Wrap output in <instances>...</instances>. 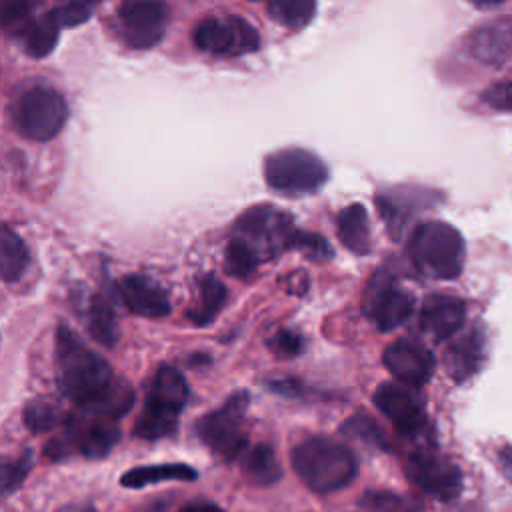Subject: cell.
<instances>
[{
  "instance_id": "1",
  "label": "cell",
  "mask_w": 512,
  "mask_h": 512,
  "mask_svg": "<svg viewBox=\"0 0 512 512\" xmlns=\"http://www.w3.org/2000/svg\"><path fill=\"white\" fill-rule=\"evenodd\" d=\"M56 380L62 394L80 408L100 398L114 382L110 364L90 350L72 328L56 330Z\"/></svg>"
},
{
  "instance_id": "2",
  "label": "cell",
  "mask_w": 512,
  "mask_h": 512,
  "mask_svg": "<svg viewBox=\"0 0 512 512\" xmlns=\"http://www.w3.org/2000/svg\"><path fill=\"white\" fill-rule=\"evenodd\" d=\"M290 462L296 476L316 494L342 490L358 474L354 452L328 436H308L300 440L290 452Z\"/></svg>"
},
{
  "instance_id": "3",
  "label": "cell",
  "mask_w": 512,
  "mask_h": 512,
  "mask_svg": "<svg viewBox=\"0 0 512 512\" xmlns=\"http://www.w3.org/2000/svg\"><path fill=\"white\" fill-rule=\"evenodd\" d=\"M190 398V388L182 372L170 364L158 366L146 388V400L134 424V436L160 440L178 428L180 412Z\"/></svg>"
},
{
  "instance_id": "4",
  "label": "cell",
  "mask_w": 512,
  "mask_h": 512,
  "mask_svg": "<svg viewBox=\"0 0 512 512\" xmlns=\"http://www.w3.org/2000/svg\"><path fill=\"white\" fill-rule=\"evenodd\" d=\"M408 254L422 274L436 280H454L464 268L466 246L452 224L428 220L412 230Z\"/></svg>"
},
{
  "instance_id": "5",
  "label": "cell",
  "mask_w": 512,
  "mask_h": 512,
  "mask_svg": "<svg viewBox=\"0 0 512 512\" xmlns=\"http://www.w3.org/2000/svg\"><path fill=\"white\" fill-rule=\"evenodd\" d=\"M264 178L278 194L302 196L314 194L326 184L328 168L310 150L282 148L266 156Z\"/></svg>"
},
{
  "instance_id": "6",
  "label": "cell",
  "mask_w": 512,
  "mask_h": 512,
  "mask_svg": "<svg viewBox=\"0 0 512 512\" xmlns=\"http://www.w3.org/2000/svg\"><path fill=\"white\" fill-rule=\"evenodd\" d=\"M250 394L234 392L220 408L204 414L196 422V436L220 460L230 462L246 448L248 436L244 430Z\"/></svg>"
},
{
  "instance_id": "7",
  "label": "cell",
  "mask_w": 512,
  "mask_h": 512,
  "mask_svg": "<svg viewBox=\"0 0 512 512\" xmlns=\"http://www.w3.org/2000/svg\"><path fill=\"white\" fill-rule=\"evenodd\" d=\"M12 116L16 130L24 138L46 142L64 128L68 120V102L56 88L36 84L18 96Z\"/></svg>"
},
{
  "instance_id": "8",
  "label": "cell",
  "mask_w": 512,
  "mask_h": 512,
  "mask_svg": "<svg viewBox=\"0 0 512 512\" xmlns=\"http://www.w3.org/2000/svg\"><path fill=\"white\" fill-rule=\"evenodd\" d=\"M296 232L292 216L270 204L248 208L234 224V236L244 240L256 252L260 262L274 258L284 250H292Z\"/></svg>"
},
{
  "instance_id": "9",
  "label": "cell",
  "mask_w": 512,
  "mask_h": 512,
  "mask_svg": "<svg viewBox=\"0 0 512 512\" xmlns=\"http://www.w3.org/2000/svg\"><path fill=\"white\" fill-rule=\"evenodd\" d=\"M192 42L198 50L216 56H238L254 52L260 46L258 30L240 16H206L192 30Z\"/></svg>"
},
{
  "instance_id": "10",
  "label": "cell",
  "mask_w": 512,
  "mask_h": 512,
  "mask_svg": "<svg viewBox=\"0 0 512 512\" xmlns=\"http://www.w3.org/2000/svg\"><path fill=\"white\" fill-rule=\"evenodd\" d=\"M166 4L156 0H128L116 10L118 34L132 50H146L164 38Z\"/></svg>"
},
{
  "instance_id": "11",
  "label": "cell",
  "mask_w": 512,
  "mask_h": 512,
  "mask_svg": "<svg viewBox=\"0 0 512 512\" xmlns=\"http://www.w3.org/2000/svg\"><path fill=\"white\" fill-rule=\"evenodd\" d=\"M414 310V298L398 288L388 274H376L366 286L364 314L380 332H392L404 324Z\"/></svg>"
},
{
  "instance_id": "12",
  "label": "cell",
  "mask_w": 512,
  "mask_h": 512,
  "mask_svg": "<svg viewBox=\"0 0 512 512\" xmlns=\"http://www.w3.org/2000/svg\"><path fill=\"white\" fill-rule=\"evenodd\" d=\"M406 476L426 494L448 502L462 490V474L448 458L432 452H414L406 460Z\"/></svg>"
},
{
  "instance_id": "13",
  "label": "cell",
  "mask_w": 512,
  "mask_h": 512,
  "mask_svg": "<svg viewBox=\"0 0 512 512\" xmlns=\"http://www.w3.org/2000/svg\"><path fill=\"white\" fill-rule=\"evenodd\" d=\"M374 406L394 424L404 436L418 434L426 424L422 400L406 386L384 382L374 390Z\"/></svg>"
},
{
  "instance_id": "14",
  "label": "cell",
  "mask_w": 512,
  "mask_h": 512,
  "mask_svg": "<svg viewBox=\"0 0 512 512\" xmlns=\"http://www.w3.org/2000/svg\"><path fill=\"white\" fill-rule=\"evenodd\" d=\"M388 372L406 386H424L436 368L434 354L412 338L394 340L382 354Z\"/></svg>"
},
{
  "instance_id": "15",
  "label": "cell",
  "mask_w": 512,
  "mask_h": 512,
  "mask_svg": "<svg viewBox=\"0 0 512 512\" xmlns=\"http://www.w3.org/2000/svg\"><path fill=\"white\" fill-rule=\"evenodd\" d=\"M64 440L76 448L84 458H104L120 440V430L110 420L94 418L88 414L70 416Z\"/></svg>"
},
{
  "instance_id": "16",
  "label": "cell",
  "mask_w": 512,
  "mask_h": 512,
  "mask_svg": "<svg viewBox=\"0 0 512 512\" xmlns=\"http://www.w3.org/2000/svg\"><path fill=\"white\" fill-rule=\"evenodd\" d=\"M470 56L488 66H502L512 60V16L494 18L468 34Z\"/></svg>"
},
{
  "instance_id": "17",
  "label": "cell",
  "mask_w": 512,
  "mask_h": 512,
  "mask_svg": "<svg viewBox=\"0 0 512 512\" xmlns=\"http://www.w3.org/2000/svg\"><path fill=\"white\" fill-rule=\"evenodd\" d=\"M122 304L136 316L164 318L170 314L168 294L160 284L142 274H128L116 282Z\"/></svg>"
},
{
  "instance_id": "18",
  "label": "cell",
  "mask_w": 512,
  "mask_h": 512,
  "mask_svg": "<svg viewBox=\"0 0 512 512\" xmlns=\"http://www.w3.org/2000/svg\"><path fill=\"white\" fill-rule=\"evenodd\" d=\"M466 318L464 300L450 294H430L420 308V328L434 340H446L456 334Z\"/></svg>"
},
{
  "instance_id": "19",
  "label": "cell",
  "mask_w": 512,
  "mask_h": 512,
  "mask_svg": "<svg viewBox=\"0 0 512 512\" xmlns=\"http://www.w3.org/2000/svg\"><path fill=\"white\" fill-rule=\"evenodd\" d=\"M484 362V336L478 328L468 330L464 336L454 340L446 354V372L454 382H464L478 372Z\"/></svg>"
},
{
  "instance_id": "20",
  "label": "cell",
  "mask_w": 512,
  "mask_h": 512,
  "mask_svg": "<svg viewBox=\"0 0 512 512\" xmlns=\"http://www.w3.org/2000/svg\"><path fill=\"white\" fill-rule=\"evenodd\" d=\"M336 232L344 248L350 252L364 256L370 252V222L366 208L360 202L344 206L336 216Z\"/></svg>"
},
{
  "instance_id": "21",
  "label": "cell",
  "mask_w": 512,
  "mask_h": 512,
  "mask_svg": "<svg viewBox=\"0 0 512 512\" xmlns=\"http://www.w3.org/2000/svg\"><path fill=\"white\" fill-rule=\"evenodd\" d=\"M58 30L60 26L46 12L42 16H30L24 24H20L16 28V40L30 58H44L54 50Z\"/></svg>"
},
{
  "instance_id": "22",
  "label": "cell",
  "mask_w": 512,
  "mask_h": 512,
  "mask_svg": "<svg viewBox=\"0 0 512 512\" xmlns=\"http://www.w3.org/2000/svg\"><path fill=\"white\" fill-rule=\"evenodd\" d=\"M196 470L188 464L182 462H166V464H148V466H136L130 468L122 474L120 484L126 488H144L150 484L158 482H168V480H180V482H190L196 480Z\"/></svg>"
},
{
  "instance_id": "23",
  "label": "cell",
  "mask_w": 512,
  "mask_h": 512,
  "mask_svg": "<svg viewBox=\"0 0 512 512\" xmlns=\"http://www.w3.org/2000/svg\"><path fill=\"white\" fill-rule=\"evenodd\" d=\"M132 404H134L132 386L124 380H118V382H112V386L100 398H96L92 404L80 408V412L112 422V420H118L124 414H128Z\"/></svg>"
},
{
  "instance_id": "24",
  "label": "cell",
  "mask_w": 512,
  "mask_h": 512,
  "mask_svg": "<svg viewBox=\"0 0 512 512\" xmlns=\"http://www.w3.org/2000/svg\"><path fill=\"white\" fill-rule=\"evenodd\" d=\"M244 474L258 486H270L282 478V466L270 444L260 442L252 446L242 458Z\"/></svg>"
},
{
  "instance_id": "25",
  "label": "cell",
  "mask_w": 512,
  "mask_h": 512,
  "mask_svg": "<svg viewBox=\"0 0 512 512\" xmlns=\"http://www.w3.org/2000/svg\"><path fill=\"white\" fill-rule=\"evenodd\" d=\"M224 302H226L224 284L214 274H208L200 280L198 300H196L194 308H190L186 312V318L196 326H206L216 318V314L222 310Z\"/></svg>"
},
{
  "instance_id": "26",
  "label": "cell",
  "mask_w": 512,
  "mask_h": 512,
  "mask_svg": "<svg viewBox=\"0 0 512 512\" xmlns=\"http://www.w3.org/2000/svg\"><path fill=\"white\" fill-rule=\"evenodd\" d=\"M0 248H2V280L14 282L26 272L30 264L28 248L24 240L8 224L2 226Z\"/></svg>"
},
{
  "instance_id": "27",
  "label": "cell",
  "mask_w": 512,
  "mask_h": 512,
  "mask_svg": "<svg viewBox=\"0 0 512 512\" xmlns=\"http://www.w3.org/2000/svg\"><path fill=\"white\" fill-rule=\"evenodd\" d=\"M88 330L94 340H98L104 348H114L118 340V326L112 304L96 294L88 308Z\"/></svg>"
},
{
  "instance_id": "28",
  "label": "cell",
  "mask_w": 512,
  "mask_h": 512,
  "mask_svg": "<svg viewBox=\"0 0 512 512\" xmlns=\"http://www.w3.org/2000/svg\"><path fill=\"white\" fill-rule=\"evenodd\" d=\"M314 14L316 2L312 0H274L268 4V16L290 30L304 28Z\"/></svg>"
},
{
  "instance_id": "29",
  "label": "cell",
  "mask_w": 512,
  "mask_h": 512,
  "mask_svg": "<svg viewBox=\"0 0 512 512\" xmlns=\"http://www.w3.org/2000/svg\"><path fill=\"white\" fill-rule=\"evenodd\" d=\"M22 422L32 434H44L62 422V412L48 400H30L22 410Z\"/></svg>"
},
{
  "instance_id": "30",
  "label": "cell",
  "mask_w": 512,
  "mask_h": 512,
  "mask_svg": "<svg viewBox=\"0 0 512 512\" xmlns=\"http://www.w3.org/2000/svg\"><path fill=\"white\" fill-rule=\"evenodd\" d=\"M340 434L372 448H380V450L386 448V436L382 428L374 418L364 414H354L348 420H344V424L340 426Z\"/></svg>"
},
{
  "instance_id": "31",
  "label": "cell",
  "mask_w": 512,
  "mask_h": 512,
  "mask_svg": "<svg viewBox=\"0 0 512 512\" xmlns=\"http://www.w3.org/2000/svg\"><path fill=\"white\" fill-rule=\"evenodd\" d=\"M358 504L364 512H420L414 500L392 490H368Z\"/></svg>"
},
{
  "instance_id": "32",
  "label": "cell",
  "mask_w": 512,
  "mask_h": 512,
  "mask_svg": "<svg viewBox=\"0 0 512 512\" xmlns=\"http://www.w3.org/2000/svg\"><path fill=\"white\" fill-rule=\"evenodd\" d=\"M258 264H260V258L256 256V252L244 240L232 236L224 252L226 272L236 278H246L256 270Z\"/></svg>"
},
{
  "instance_id": "33",
  "label": "cell",
  "mask_w": 512,
  "mask_h": 512,
  "mask_svg": "<svg viewBox=\"0 0 512 512\" xmlns=\"http://www.w3.org/2000/svg\"><path fill=\"white\" fill-rule=\"evenodd\" d=\"M292 250L302 252L306 258H310L314 262H328L334 256V250L324 236L314 234V232H302V230L296 232Z\"/></svg>"
},
{
  "instance_id": "34",
  "label": "cell",
  "mask_w": 512,
  "mask_h": 512,
  "mask_svg": "<svg viewBox=\"0 0 512 512\" xmlns=\"http://www.w3.org/2000/svg\"><path fill=\"white\" fill-rule=\"evenodd\" d=\"M30 468H32V452L30 450H24L20 456H16L12 460H4V464H2V492H4V496L12 494L14 490L20 488V484L28 476Z\"/></svg>"
},
{
  "instance_id": "35",
  "label": "cell",
  "mask_w": 512,
  "mask_h": 512,
  "mask_svg": "<svg viewBox=\"0 0 512 512\" xmlns=\"http://www.w3.org/2000/svg\"><path fill=\"white\" fill-rule=\"evenodd\" d=\"M94 8L96 6L92 2H68V4L54 6L52 10H48V14L54 18V22L60 28H72L90 20Z\"/></svg>"
},
{
  "instance_id": "36",
  "label": "cell",
  "mask_w": 512,
  "mask_h": 512,
  "mask_svg": "<svg viewBox=\"0 0 512 512\" xmlns=\"http://www.w3.org/2000/svg\"><path fill=\"white\" fill-rule=\"evenodd\" d=\"M266 346L280 358H294L302 352L304 338L290 328H280L266 340Z\"/></svg>"
},
{
  "instance_id": "37",
  "label": "cell",
  "mask_w": 512,
  "mask_h": 512,
  "mask_svg": "<svg viewBox=\"0 0 512 512\" xmlns=\"http://www.w3.org/2000/svg\"><path fill=\"white\" fill-rule=\"evenodd\" d=\"M482 102L494 110H512V80L488 86L482 92Z\"/></svg>"
},
{
  "instance_id": "38",
  "label": "cell",
  "mask_w": 512,
  "mask_h": 512,
  "mask_svg": "<svg viewBox=\"0 0 512 512\" xmlns=\"http://www.w3.org/2000/svg\"><path fill=\"white\" fill-rule=\"evenodd\" d=\"M34 10V4L30 2H8L2 6V26L10 30L12 26L18 28L30 18V12Z\"/></svg>"
},
{
  "instance_id": "39",
  "label": "cell",
  "mask_w": 512,
  "mask_h": 512,
  "mask_svg": "<svg viewBox=\"0 0 512 512\" xmlns=\"http://www.w3.org/2000/svg\"><path fill=\"white\" fill-rule=\"evenodd\" d=\"M178 512H224V510L210 500H194L178 508Z\"/></svg>"
},
{
  "instance_id": "40",
  "label": "cell",
  "mask_w": 512,
  "mask_h": 512,
  "mask_svg": "<svg viewBox=\"0 0 512 512\" xmlns=\"http://www.w3.org/2000/svg\"><path fill=\"white\" fill-rule=\"evenodd\" d=\"M498 464L502 474L512 482V446H502L498 452Z\"/></svg>"
},
{
  "instance_id": "41",
  "label": "cell",
  "mask_w": 512,
  "mask_h": 512,
  "mask_svg": "<svg viewBox=\"0 0 512 512\" xmlns=\"http://www.w3.org/2000/svg\"><path fill=\"white\" fill-rule=\"evenodd\" d=\"M56 512H96V508H94L92 504H78V502H72V504L60 506Z\"/></svg>"
},
{
  "instance_id": "42",
  "label": "cell",
  "mask_w": 512,
  "mask_h": 512,
  "mask_svg": "<svg viewBox=\"0 0 512 512\" xmlns=\"http://www.w3.org/2000/svg\"><path fill=\"white\" fill-rule=\"evenodd\" d=\"M166 510V502H152V504H148L146 508H142L140 512H164Z\"/></svg>"
}]
</instances>
